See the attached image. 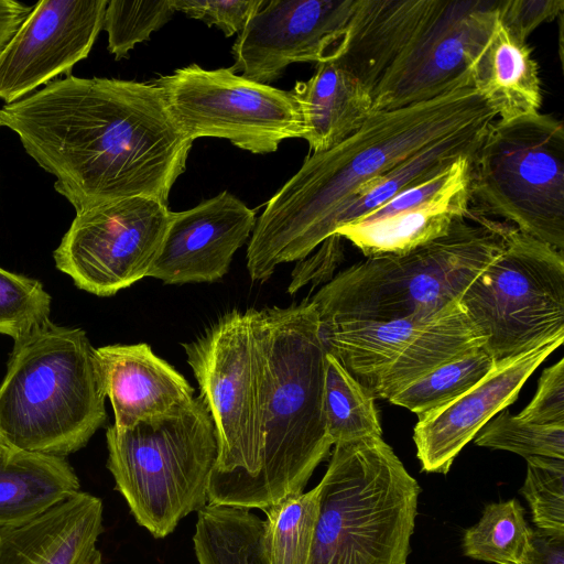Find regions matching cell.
I'll use <instances>...</instances> for the list:
<instances>
[{
	"label": "cell",
	"instance_id": "1",
	"mask_svg": "<svg viewBox=\"0 0 564 564\" xmlns=\"http://www.w3.org/2000/svg\"><path fill=\"white\" fill-rule=\"evenodd\" d=\"M0 127L76 213L134 196L167 205L193 144L153 82L68 75L4 105Z\"/></svg>",
	"mask_w": 564,
	"mask_h": 564
},
{
	"label": "cell",
	"instance_id": "2",
	"mask_svg": "<svg viewBox=\"0 0 564 564\" xmlns=\"http://www.w3.org/2000/svg\"><path fill=\"white\" fill-rule=\"evenodd\" d=\"M497 118L474 87L371 113L339 144L310 154L269 199L247 248L250 278L267 281L278 265L303 260L335 235L341 209L366 182L443 138Z\"/></svg>",
	"mask_w": 564,
	"mask_h": 564
},
{
	"label": "cell",
	"instance_id": "3",
	"mask_svg": "<svg viewBox=\"0 0 564 564\" xmlns=\"http://www.w3.org/2000/svg\"><path fill=\"white\" fill-rule=\"evenodd\" d=\"M496 7L492 0H355L337 58L369 93L371 113L473 87L471 66Z\"/></svg>",
	"mask_w": 564,
	"mask_h": 564
},
{
	"label": "cell",
	"instance_id": "4",
	"mask_svg": "<svg viewBox=\"0 0 564 564\" xmlns=\"http://www.w3.org/2000/svg\"><path fill=\"white\" fill-rule=\"evenodd\" d=\"M511 226L471 207L441 238L404 253L367 257L310 300L319 325L386 323L441 311L459 301L498 256Z\"/></svg>",
	"mask_w": 564,
	"mask_h": 564
},
{
	"label": "cell",
	"instance_id": "5",
	"mask_svg": "<svg viewBox=\"0 0 564 564\" xmlns=\"http://www.w3.org/2000/svg\"><path fill=\"white\" fill-rule=\"evenodd\" d=\"M96 348L51 319L14 340L0 383V437L11 448L67 456L106 421Z\"/></svg>",
	"mask_w": 564,
	"mask_h": 564
},
{
	"label": "cell",
	"instance_id": "6",
	"mask_svg": "<svg viewBox=\"0 0 564 564\" xmlns=\"http://www.w3.org/2000/svg\"><path fill=\"white\" fill-rule=\"evenodd\" d=\"M268 365L264 449L251 509L303 492L329 454L324 410L325 359L310 302L260 311Z\"/></svg>",
	"mask_w": 564,
	"mask_h": 564
},
{
	"label": "cell",
	"instance_id": "7",
	"mask_svg": "<svg viewBox=\"0 0 564 564\" xmlns=\"http://www.w3.org/2000/svg\"><path fill=\"white\" fill-rule=\"evenodd\" d=\"M183 347L217 436L208 503L251 510L269 389L260 311H231Z\"/></svg>",
	"mask_w": 564,
	"mask_h": 564
},
{
	"label": "cell",
	"instance_id": "8",
	"mask_svg": "<svg viewBox=\"0 0 564 564\" xmlns=\"http://www.w3.org/2000/svg\"><path fill=\"white\" fill-rule=\"evenodd\" d=\"M308 564H406L421 491L382 437L334 445Z\"/></svg>",
	"mask_w": 564,
	"mask_h": 564
},
{
	"label": "cell",
	"instance_id": "9",
	"mask_svg": "<svg viewBox=\"0 0 564 564\" xmlns=\"http://www.w3.org/2000/svg\"><path fill=\"white\" fill-rule=\"evenodd\" d=\"M107 468L137 523L155 539L208 505L217 462L215 425L200 395L181 411L106 432Z\"/></svg>",
	"mask_w": 564,
	"mask_h": 564
},
{
	"label": "cell",
	"instance_id": "10",
	"mask_svg": "<svg viewBox=\"0 0 564 564\" xmlns=\"http://www.w3.org/2000/svg\"><path fill=\"white\" fill-rule=\"evenodd\" d=\"M470 197L479 214L563 251V122L540 112L496 120L473 160Z\"/></svg>",
	"mask_w": 564,
	"mask_h": 564
},
{
	"label": "cell",
	"instance_id": "11",
	"mask_svg": "<svg viewBox=\"0 0 564 564\" xmlns=\"http://www.w3.org/2000/svg\"><path fill=\"white\" fill-rule=\"evenodd\" d=\"M500 365L564 336V254L513 226L459 299Z\"/></svg>",
	"mask_w": 564,
	"mask_h": 564
},
{
	"label": "cell",
	"instance_id": "12",
	"mask_svg": "<svg viewBox=\"0 0 564 564\" xmlns=\"http://www.w3.org/2000/svg\"><path fill=\"white\" fill-rule=\"evenodd\" d=\"M325 349L376 399L389 401L486 336L456 301L441 311L386 323L319 325Z\"/></svg>",
	"mask_w": 564,
	"mask_h": 564
},
{
	"label": "cell",
	"instance_id": "13",
	"mask_svg": "<svg viewBox=\"0 0 564 564\" xmlns=\"http://www.w3.org/2000/svg\"><path fill=\"white\" fill-rule=\"evenodd\" d=\"M153 83L193 141L221 138L239 149L267 154L286 139L302 138V118L291 90L250 80L229 68L205 69L196 64Z\"/></svg>",
	"mask_w": 564,
	"mask_h": 564
},
{
	"label": "cell",
	"instance_id": "14",
	"mask_svg": "<svg viewBox=\"0 0 564 564\" xmlns=\"http://www.w3.org/2000/svg\"><path fill=\"white\" fill-rule=\"evenodd\" d=\"M171 217L159 199L134 196L76 213L53 257L75 285L110 296L148 276Z\"/></svg>",
	"mask_w": 564,
	"mask_h": 564
},
{
	"label": "cell",
	"instance_id": "15",
	"mask_svg": "<svg viewBox=\"0 0 564 564\" xmlns=\"http://www.w3.org/2000/svg\"><path fill=\"white\" fill-rule=\"evenodd\" d=\"M354 6L355 0H264L239 33L229 69L269 85L293 63L338 57Z\"/></svg>",
	"mask_w": 564,
	"mask_h": 564
},
{
	"label": "cell",
	"instance_id": "16",
	"mask_svg": "<svg viewBox=\"0 0 564 564\" xmlns=\"http://www.w3.org/2000/svg\"><path fill=\"white\" fill-rule=\"evenodd\" d=\"M108 0H42L0 51V99L18 101L85 59Z\"/></svg>",
	"mask_w": 564,
	"mask_h": 564
},
{
	"label": "cell",
	"instance_id": "17",
	"mask_svg": "<svg viewBox=\"0 0 564 564\" xmlns=\"http://www.w3.org/2000/svg\"><path fill=\"white\" fill-rule=\"evenodd\" d=\"M474 158L460 156L435 176L338 228L335 235L366 257L404 253L445 236L470 212Z\"/></svg>",
	"mask_w": 564,
	"mask_h": 564
},
{
	"label": "cell",
	"instance_id": "18",
	"mask_svg": "<svg viewBox=\"0 0 564 564\" xmlns=\"http://www.w3.org/2000/svg\"><path fill=\"white\" fill-rule=\"evenodd\" d=\"M256 221L254 212L227 191L187 210L171 212L148 278L165 284L219 281Z\"/></svg>",
	"mask_w": 564,
	"mask_h": 564
},
{
	"label": "cell",
	"instance_id": "19",
	"mask_svg": "<svg viewBox=\"0 0 564 564\" xmlns=\"http://www.w3.org/2000/svg\"><path fill=\"white\" fill-rule=\"evenodd\" d=\"M564 336L496 367L476 386L446 405L419 416L413 441L422 470L447 474L455 457L495 414L512 404L533 371L556 349Z\"/></svg>",
	"mask_w": 564,
	"mask_h": 564
},
{
	"label": "cell",
	"instance_id": "20",
	"mask_svg": "<svg viewBox=\"0 0 564 564\" xmlns=\"http://www.w3.org/2000/svg\"><path fill=\"white\" fill-rule=\"evenodd\" d=\"M106 397L117 429H130L188 408L194 388L145 343L96 348Z\"/></svg>",
	"mask_w": 564,
	"mask_h": 564
},
{
	"label": "cell",
	"instance_id": "21",
	"mask_svg": "<svg viewBox=\"0 0 564 564\" xmlns=\"http://www.w3.org/2000/svg\"><path fill=\"white\" fill-rule=\"evenodd\" d=\"M100 498L78 491L41 516L0 529V564H101Z\"/></svg>",
	"mask_w": 564,
	"mask_h": 564
},
{
	"label": "cell",
	"instance_id": "22",
	"mask_svg": "<svg viewBox=\"0 0 564 564\" xmlns=\"http://www.w3.org/2000/svg\"><path fill=\"white\" fill-rule=\"evenodd\" d=\"M291 91L302 118V139L312 153L339 144L371 115L369 93L337 57L318 63L314 75Z\"/></svg>",
	"mask_w": 564,
	"mask_h": 564
},
{
	"label": "cell",
	"instance_id": "23",
	"mask_svg": "<svg viewBox=\"0 0 564 564\" xmlns=\"http://www.w3.org/2000/svg\"><path fill=\"white\" fill-rule=\"evenodd\" d=\"M473 87L488 101L500 121L539 112L542 88L539 67L527 42L514 37L497 18L471 66Z\"/></svg>",
	"mask_w": 564,
	"mask_h": 564
},
{
	"label": "cell",
	"instance_id": "24",
	"mask_svg": "<svg viewBox=\"0 0 564 564\" xmlns=\"http://www.w3.org/2000/svg\"><path fill=\"white\" fill-rule=\"evenodd\" d=\"M79 489L64 456L11 448L0 459V529L23 524Z\"/></svg>",
	"mask_w": 564,
	"mask_h": 564
},
{
	"label": "cell",
	"instance_id": "25",
	"mask_svg": "<svg viewBox=\"0 0 564 564\" xmlns=\"http://www.w3.org/2000/svg\"><path fill=\"white\" fill-rule=\"evenodd\" d=\"M494 122L479 123L443 138L380 176L366 182L341 209L336 230L357 221L397 195L435 176L460 156H475Z\"/></svg>",
	"mask_w": 564,
	"mask_h": 564
},
{
	"label": "cell",
	"instance_id": "26",
	"mask_svg": "<svg viewBox=\"0 0 564 564\" xmlns=\"http://www.w3.org/2000/svg\"><path fill=\"white\" fill-rule=\"evenodd\" d=\"M324 410L333 445L367 437H381L375 399L326 351Z\"/></svg>",
	"mask_w": 564,
	"mask_h": 564
},
{
	"label": "cell",
	"instance_id": "27",
	"mask_svg": "<svg viewBox=\"0 0 564 564\" xmlns=\"http://www.w3.org/2000/svg\"><path fill=\"white\" fill-rule=\"evenodd\" d=\"M319 509L318 485L264 508L267 564H308Z\"/></svg>",
	"mask_w": 564,
	"mask_h": 564
},
{
	"label": "cell",
	"instance_id": "28",
	"mask_svg": "<svg viewBox=\"0 0 564 564\" xmlns=\"http://www.w3.org/2000/svg\"><path fill=\"white\" fill-rule=\"evenodd\" d=\"M532 533L518 500L489 503L478 523L465 531L464 554L494 564H523Z\"/></svg>",
	"mask_w": 564,
	"mask_h": 564
},
{
	"label": "cell",
	"instance_id": "29",
	"mask_svg": "<svg viewBox=\"0 0 564 564\" xmlns=\"http://www.w3.org/2000/svg\"><path fill=\"white\" fill-rule=\"evenodd\" d=\"M495 367L496 362L485 347H477L435 368L393 395L389 402L420 416L454 401Z\"/></svg>",
	"mask_w": 564,
	"mask_h": 564
},
{
	"label": "cell",
	"instance_id": "30",
	"mask_svg": "<svg viewBox=\"0 0 564 564\" xmlns=\"http://www.w3.org/2000/svg\"><path fill=\"white\" fill-rule=\"evenodd\" d=\"M474 438L477 446L512 452L524 458L564 459V426L531 423L508 410L487 422Z\"/></svg>",
	"mask_w": 564,
	"mask_h": 564
},
{
	"label": "cell",
	"instance_id": "31",
	"mask_svg": "<svg viewBox=\"0 0 564 564\" xmlns=\"http://www.w3.org/2000/svg\"><path fill=\"white\" fill-rule=\"evenodd\" d=\"M172 0L108 1L102 29L108 34V51L117 61L166 24L175 13Z\"/></svg>",
	"mask_w": 564,
	"mask_h": 564
},
{
	"label": "cell",
	"instance_id": "32",
	"mask_svg": "<svg viewBox=\"0 0 564 564\" xmlns=\"http://www.w3.org/2000/svg\"><path fill=\"white\" fill-rule=\"evenodd\" d=\"M520 492L528 501L536 529L564 535V459L531 456Z\"/></svg>",
	"mask_w": 564,
	"mask_h": 564
},
{
	"label": "cell",
	"instance_id": "33",
	"mask_svg": "<svg viewBox=\"0 0 564 564\" xmlns=\"http://www.w3.org/2000/svg\"><path fill=\"white\" fill-rule=\"evenodd\" d=\"M51 301L40 281L0 267V334L15 340L45 323Z\"/></svg>",
	"mask_w": 564,
	"mask_h": 564
},
{
	"label": "cell",
	"instance_id": "34",
	"mask_svg": "<svg viewBox=\"0 0 564 564\" xmlns=\"http://www.w3.org/2000/svg\"><path fill=\"white\" fill-rule=\"evenodd\" d=\"M264 0H172L175 11L216 25L226 36L241 32Z\"/></svg>",
	"mask_w": 564,
	"mask_h": 564
},
{
	"label": "cell",
	"instance_id": "35",
	"mask_svg": "<svg viewBox=\"0 0 564 564\" xmlns=\"http://www.w3.org/2000/svg\"><path fill=\"white\" fill-rule=\"evenodd\" d=\"M522 420L564 426V359L543 370L531 402L518 414Z\"/></svg>",
	"mask_w": 564,
	"mask_h": 564
},
{
	"label": "cell",
	"instance_id": "36",
	"mask_svg": "<svg viewBox=\"0 0 564 564\" xmlns=\"http://www.w3.org/2000/svg\"><path fill=\"white\" fill-rule=\"evenodd\" d=\"M498 18L509 32L521 42L545 22L564 11L563 0H507L497 2Z\"/></svg>",
	"mask_w": 564,
	"mask_h": 564
},
{
	"label": "cell",
	"instance_id": "37",
	"mask_svg": "<svg viewBox=\"0 0 564 564\" xmlns=\"http://www.w3.org/2000/svg\"><path fill=\"white\" fill-rule=\"evenodd\" d=\"M523 564H564V535L533 530L531 550Z\"/></svg>",
	"mask_w": 564,
	"mask_h": 564
},
{
	"label": "cell",
	"instance_id": "38",
	"mask_svg": "<svg viewBox=\"0 0 564 564\" xmlns=\"http://www.w3.org/2000/svg\"><path fill=\"white\" fill-rule=\"evenodd\" d=\"M34 6L15 0H0V51L7 45Z\"/></svg>",
	"mask_w": 564,
	"mask_h": 564
},
{
	"label": "cell",
	"instance_id": "39",
	"mask_svg": "<svg viewBox=\"0 0 564 564\" xmlns=\"http://www.w3.org/2000/svg\"><path fill=\"white\" fill-rule=\"evenodd\" d=\"M11 449L0 437V459Z\"/></svg>",
	"mask_w": 564,
	"mask_h": 564
}]
</instances>
